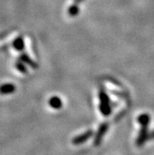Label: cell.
<instances>
[{
  "instance_id": "obj_1",
  "label": "cell",
  "mask_w": 154,
  "mask_h": 155,
  "mask_svg": "<svg viewBox=\"0 0 154 155\" xmlns=\"http://www.w3.org/2000/svg\"><path fill=\"white\" fill-rule=\"evenodd\" d=\"M99 110L104 117H109L112 114L111 102L107 93L103 88L99 90Z\"/></svg>"
},
{
  "instance_id": "obj_2",
  "label": "cell",
  "mask_w": 154,
  "mask_h": 155,
  "mask_svg": "<svg viewBox=\"0 0 154 155\" xmlns=\"http://www.w3.org/2000/svg\"><path fill=\"white\" fill-rule=\"evenodd\" d=\"M109 124L108 122H104V123L100 124L99 128L95 133V136L94 138V145L95 147H99L102 144L103 137L109 129Z\"/></svg>"
},
{
  "instance_id": "obj_3",
  "label": "cell",
  "mask_w": 154,
  "mask_h": 155,
  "mask_svg": "<svg viewBox=\"0 0 154 155\" xmlns=\"http://www.w3.org/2000/svg\"><path fill=\"white\" fill-rule=\"evenodd\" d=\"M141 129L139 132V136L137 137L136 140V146L137 147H142L144 145V143L149 140V133L148 132V126L149 124H143L141 125Z\"/></svg>"
},
{
  "instance_id": "obj_4",
  "label": "cell",
  "mask_w": 154,
  "mask_h": 155,
  "mask_svg": "<svg viewBox=\"0 0 154 155\" xmlns=\"http://www.w3.org/2000/svg\"><path fill=\"white\" fill-rule=\"evenodd\" d=\"M94 131L91 129H89L87 131H86L84 133L78 135V136H75L72 140V144L74 145H80V144H83L84 143H86L87 140H89L92 136H94Z\"/></svg>"
},
{
  "instance_id": "obj_5",
  "label": "cell",
  "mask_w": 154,
  "mask_h": 155,
  "mask_svg": "<svg viewBox=\"0 0 154 155\" xmlns=\"http://www.w3.org/2000/svg\"><path fill=\"white\" fill-rule=\"evenodd\" d=\"M19 59H21L23 62H25L26 65H29L30 67H31L32 69H37L38 68V64L34 61L33 59H31V58L28 56V54H26L25 52H22L19 56Z\"/></svg>"
},
{
  "instance_id": "obj_6",
  "label": "cell",
  "mask_w": 154,
  "mask_h": 155,
  "mask_svg": "<svg viewBox=\"0 0 154 155\" xmlns=\"http://www.w3.org/2000/svg\"><path fill=\"white\" fill-rule=\"evenodd\" d=\"M48 104L54 110H60L62 107V101L59 97L53 96L49 99Z\"/></svg>"
},
{
  "instance_id": "obj_7",
  "label": "cell",
  "mask_w": 154,
  "mask_h": 155,
  "mask_svg": "<svg viewBox=\"0 0 154 155\" xmlns=\"http://www.w3.org/2000/svg\"><path fill=\"white\" fill-rule=\"evenodd\" d=\"M13 47L16 51H23L25 49V42H24V39L22 36H18L13 41Z\"/></svg>"
},
{
  "instance_id": "obj_8",
  "label": "cell",
  "mask_w": 154,
  "mask_h": 155,
  "mask_svg": "<svg viewBox=\"0 0 154 155\" xmlns=\"http://www.w3.org/2000/svg\"><path fill=\"white\" fill-rule=\"evenodd\" d=\"M16 91V87L12 84H5L1 87V93L2 94H9L14 93Z\"/></svg>"
},
{
  "instance_id": "obj_9",
  "label": "cell",
  "mask_w": 154,
  "mask_h": 155,
  "mask_svg": "<svg viewBox=\"0 0 154 155\" xmlns=\"http://www.w3.org/2000/svg\"><path fill=\"white\" fill-rule=\"evenodd\" d=\"M67 12H68V14L69 17L74 18V17H76L78 15L79 13H80V8H79L77 4L73 3L68 8Z\"/></svg>"
},
{
  "instance_id": "obj_10",
  "label": "cell",
  "mask_w": 154,
  "mask_h": 155,
  "mask_svg": "<svg viewBox=\"0 0 154 155\" xmlns=\"http://www.w3.org/2000/svg\"><path fill=\"white\" fill-rule=\"evenodd\" d=\"M137 121L140 125L143 124H149L150 122V116L148 114H142L137 118Z\"/></svg>"
},
{
  "instance_id": "obj_11",
  "label": "cell",
  "mask_w": 154,
  "mask_h": 155,
  "mask_svg": "<svg viewBox=\"0 0 154 155\" xmlns=\"http://www.w3.org/2000/svg\"><path fill=\"white\" fill-rule=\"evenodd\" d=\"M25 63L23 62V61L21 60V59H18V61H16L15 62V67L16 69L19 71L20 73H23V74H25L28 73V69L26 65H25Z\"/></svg>"
},
{
  "instance_id": "obj_12",
  "label": "cell",
  "mask_w": 154,
  "mask_h": 155,
  "mask_svg": "<svg viewBox=\"0 0 154 155\" xmlns=\"http://www.w3.org/2000/svg\"><path fill=\"white\" fill-rule=\"evenodd\" d=\"M84 1V0H73V3H76L77 4V5H79V4L82 3Z\"/></svg>"
},
{
  "instance_id": "obj_13",
  "label": "cell",
  "mask_w": 154,
  "mask_h": 155,
  "mask_svg": "<svg viewBox=\"0 0 154 155\" xmlns=\"http://www.w3.org/2000/svg\"><path fill=\"white\" fill-rule=\"evenodd\" d=\"M149 139H151V140L154 139V131H152V132L149 135Z\"/></svg>"
}]
</instances>
